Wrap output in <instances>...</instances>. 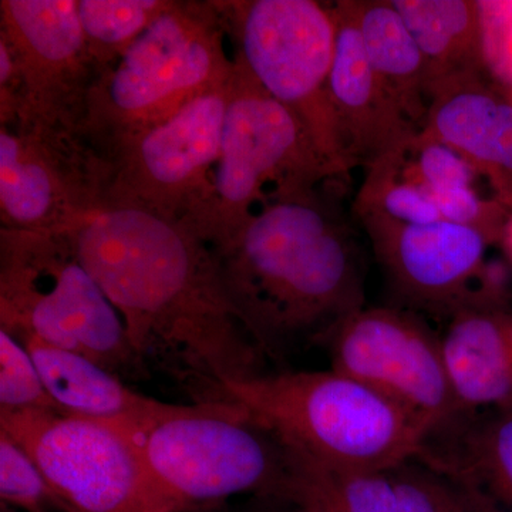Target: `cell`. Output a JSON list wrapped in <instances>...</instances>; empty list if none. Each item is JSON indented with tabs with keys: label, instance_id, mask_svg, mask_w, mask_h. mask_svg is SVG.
I'll return each instance as SVG.
<instances>
[{
	"label": "cell",
	"instance_id": "obj_1",
	"mask_svg": "<svg viewBox=\"0 0 512 512\" xmlns=\"http://www.w3.org/2000/svg\"><path fill=\"white\" fill-rule=\"evenodd\" d=\"M66 232L141 362L195 404H218L228 384L265 373L268 357L229 301L214 252L183 222L106 205Z\"/></svg>",
	"mask_w": 512,
	"mask_h": 512
},
{
	"label": "cell",
	"instance_id": "obj_2",
	"mask_svg": "<svg viewBox=\"0 0 512 512\" xmlns=\"http://www.w3.org/2000/svg\"><path fill=\"white\" fill-rule=\"evenodd\" d=\"M343 184L275 195L218 247L229 301L265 356L326 346L366 306V259Z\"/></svg>",
	"mask_w": 512,
	"mask_h": 512
},
{
	"label": "cell",
	"instance_id": "obj_3",
	"mask_svg": "<svg viewBox=\"0 0 512 512\" xmlns=\"http://www.w3.org/2000/svg\"><path fill=\"white\" fill-rule=\"evenodd\" d=\"M214 0H170L90 90L83 134L110 167L124 144L227 83L234 53Z\"/></svg>",
	"mask_w": 512,
	"mask_h": 512
},
{
	"label": "cell",
	"instance_id": "obj_4",
	"mask_svg": "<svg viewBox=\"0 0 512 512\" xmlns=\"http://www.w3.org/2000/svg\"><path fill=\"white\" fill-rule=\"evenodd\" d=\"M231 404L302 457L326 466L390 471L416 456L426 424L335 370L278 372L228 384Z\"/></svg>",
	"mask_w": 512,
	"mask_h": 512
},
{
	"label": "cell",
	"instance_id": "obj_5",
	"mask_svg": "<svg viewBox=\"0 0 512 512\" xmlns=\"http://www.w3.org/2000/svg\"><path fill=\"white\" fill-rule=\"evenodd\" d=\"M346 181L302 121L235 60L220 154L200 198L180 222L214 248L269 198Z\"/></svg>",
	"mask_w": 512,
	"mask_h": 512
},
{
	"label": "cell",
	"instance_id": "obj_6",
	"mask_svg": "<svg viewBox=\"0 0 512 512\" xmlns=\"http://www.w3.org/2000/svg\"><path fill=\"white\" fill-rule=\"evenodd\" d=\"M0 329L79 353L120 377L147 367L67 232L0 228Z\"/></svg>",
	"mask_w": 512,
	"mask_h": 512
},
{
	"label": "cell",
	"instance_id": "obj_7",
	"mask_svg": "<svg viewBox=\"0 0 512 512\" xmlns=\"http://www.w3.org/2000/svg\"><path fill=\"white\" fill-rule=\"evenodd\" d=\"M131 436L158 483L185 510L249 493L292 503L298 454L237 406L187 404Z\"/></svg>",
	"mask_w": 512,
	"mask_h": 512
},
{
	"label": "cell",
	"instance_id": "obj_8",
	"mask_svg": "<svg viewBox=\"0 0 512 512\" xmlns=\"http://www.w3.org/2000/svg\"><path fill=\"white\" fill-rule=\"evenodd\" d=\"M234 59L269 96L292 111L343 177L352 173L330 100L336 28L330 3L214 0Z\"/></svg>",
	"mask_w": 512,
	"mask_h": 512
},
{
	"label": "cell",
	"instance_id": "obj_9",
	"mask_svg": "<svg viewBox=\"0 0 512 512\" xmlns=\"http://www.w3.org/2000/svg\"><path fill=\"white\" fill-rule=\"evenodd\" d=\"M67 512H183L127 431L70 413H0Z\"/></svg>",
	"mask_w": 512,
	"mask_h": 512
},
{
	"label": "cell",
	"instance_id": "obj_10",
	"mask_svg": "<svg viewBox=\"0 0 512 512\" xmlns=\"http://www.w3.org/2000/svg\"><path fill=\"white\" fill-rule=\"evenodd\" d=\"M97 76L77 0H0V124L84 137Z\"/></svg>",
	"mask_w": 512,
	"mask_h": 512
},
{
	"label": "cell",
	"instance_id": "obj_11",
	"mask_svg": "<svg viewBox=\"0 0 512 512\" xmlns=\"http://www.w3.org/2000/svg\"><path fill=\"white\" fill-rule=\"evenodd\" d=\"M330 369L413 414L427 429L457 412L440 333L400 306H365L330 336Z\"/></svg>",
	"mask_w": 512,
	"mask_h": 512
},
{
	"label": "cell",
	"instance_id": "obj_12",
	"mask_svg": "<svg viewBox=\"0 0 512 512\" xmlns=\"http://www.w3.org/2000/svg\"><path fill=\"white\" fill-rule=\"evenodd\" d=\"M110 167L86 137L0 124V228L66 232L104 207Z\"/></svg>",
	"mask_w": 512,
	"mask_h": 512
},
{
	"label": "cell",
	"instance_id": "obj_13",
	"mask_svg": "<svg viewBox=\"0 0 512 512\" xmlns=\"http://www.w3.org/2000/svg\"><path fill=\"white\" fill-rule=\"evenodd\" d=\"M231 84L232 77L124 144L110 161L104 207L183 221L220 154Z\"/></svg>",
	"mask_w": 512,
	"mask_h": 512
},
{
	"label": "cell",
	"instance_id": "obj_14",
	"mask_svg": "<svg viewBox=\"0 0 512 512\" xmlns=\"http://www.w3.org/2000/svg\"><path fill=\"white\" fill-rule=\"evenodd\" d=\"M377 264L400 308L444 320L481 298L474 288L493 239L480 229L439 220L396 224L362 218Z\"/></svg>",
	"mask_w": 512,
	"mask_h": 512
},
{
	"label": "cell",
	"instance_id": "obj_15",
	"mask_svg": "<svg viewBox=\"0 0 512 512\" xmlns=\"http://www.w3.org/2000/svg\"><path fill=\"white\" fill-rule=\"evenodd\" d=\"M335 19V55L330 100L343 146L353 167L375 164L409 146L419 128L404 116L377 79L357 29L352 0L330 3Z\"/></svg>",
	"mask_w": 512,
	"mask_h": 512
},
{
	"label": "cell",
	"instance_id": "obj_16",
	"mask_svg": "<svg viewBox=\"0 0 512 512\" xmlns=\"http://www.w3.org/2000/svg\"><path fill=\"white\" fill-rule=\"evenodd\" d=\"M416 458L476 512H512V410H460L427 431Z\"/></svg>",
	"mask_w": 512,
	"mask_h": 512
},
{
	"label": "cell",
	"instance_id": "obj_17",
	"mask_svg": "<svg viewBox=\"0 0 512 512\" xmlns=\"http://www.w3.org/2000/svg\"><path fill=\"white\" fill-rule=\"evenodd\" d=\"M440 336L460 410H512V306L485 293L446 319Z\"/></svg>",
	"mask_w": 512,
	"mask_h": 512
},
{
	"label": "cell",
	"instance_id": "obj_18",
	"mask_svg": "<svg viewBox=\"0 0 512 512\" xmlns=\"http://www.w3.org/2000/svg\"><path fill=\"white\" fill-rule=\"evenodd\" d=\"M456 150L512 210V99L487 77L448 87L431 99L421 127Z\"/></svg>",
	"mask_w": 512,
	"mask_h": 512
},
{
	"label": "cell",
	"instance_id": "obj_19",
	"mask_svg": "<svg viewBox=\"0 0 512 512\" xmlns=\"http://www.w3.org/2000/svg\"><path fill=\"white\" fill-rule=\"evenodd\" d=\"M16 339L29 350L47 392L64 413L137 434L183 409L184 404L164 403L134 392L120 376L89 357L35 338Z\"/></svg>",
	"mask_w": 512,
	"mask_h": 512
},
{
	"label": "cell",
	"instance_id": "obj_20",
	"mask_svg": "<svg viewBox=\"0 0 512 512\" xmlns=\"http://www.w3.org/2000/svg\"><path fill=\"white\" fill-rule=\"evenodd\" d=\"M419 46L429 104L448 87L485 76L477 0H392Z\"/></svg>",
	"mask_w": 512,
	"mask_h": 512
},
{
	"label": "cell",
	"instance_id": "obj_21",
	"mask_svg": "<svg viewBox=\"0 0 512 512\" xmlns=\"http://www.w3.org/2000/svg\"><path fill=\"white\" fill-rule=\"evenodd\" d=\"M370 66L386 92L421 130L429 111L419 46L392 0H352Z\"/></svg>",
	"mask_w": 512,
	"mask_h": 512
},
{
	"label": "cell",
	"instance_id": "obj_22",
	"mask_svg": "<svg viewBox=\"0 0 512 512\" xmlns=\"http://www.w3.org/2000/svg\"><path fill=\"white\" fill-rule=\"evenodd\" d=\"M298 457L299 481L292 503L303 511L397 512L389 471L326 466Z\"/></svg>",
	"mask_w": 512,
	"mask_h": 512
},
{
	"label": "cell",
	"instance_id": "obj_23",
	"mask_svg": "<svg viewBox=\"0 0 512 512\" xmlns=\"http://www.w3.org/2000/svg\"><path fill=\"white\" fill-rule=\"evenodd\" d=\"M407 147L365 168V178L353 202L357 220L379 218L396 224L443 220L429 192L404 173Z\"/></svg>",
	"mask_w": 512,
	"mask_h": 512
},
{
	"label": "cell",
	"instance_id": "obj_24",
	"mask_svg": "<svg viewBox=\"0 0 512 512\" xmlns=\"http://www.w3.org/2000/svg\"><path fill=\"white\" fill-rule=\"evenodd\" d=\"M168 3L170 0H77L84 40L99 74L146 32Z\"/></svg>",
	"mask_w": 512,
	"mask_h": 512
},
{
	"label": "cell",
	"instance_id": "obj_25",
	"mask_svg": "<svg viewBox=\"0 0 512 512\" xmlns=\"http://www.w3.org/2000/svg\"><path fill=\"white\" fill-rule=\"evenodd\" d=\"M64 413L47 392L26 346L0 329V413Z\"/></svg>",
	"mask_w": 512,
	"mask_h": 512
},
{
	"label": "cell",
	"instance_id": "obj_26",
	"mask_svg": "<svg viewBox=\"0 0 512 512\" xmlns=\"http://www.w3.org/2000/svg\"><path fill=\"white\" fill-rule=\"evenodd\" d=\"M0 500L22 512H67L35 461L2 430Z\"/></svg>",
	"mask_w": 512,
	"mask_h": 512
},
{
	"label": "cell",
	"instance_id": "obj_27",
	"mask_svg": "<svg viewBox=\"0 0 512 512\" xmlns=\"http://www.w3.org/2000/svg\"><path fill=\"white\" fill-rule=\"evenodd\" d=\"M389 477L397 512H476L456 485L419 458L392 468Z\"/></svg>",
	"mask_w": 512,
	"mask_h": 512
},
{
	"label": "cell",
	"instance_id": "obj_28",
	"mask_svg": "<svg viewBox=\"0 0 512 512\" xmlns=\"http://www.w3.org/2000/svg\"><path fill=\"white\" fill-rule=\"evenodd\" d=\"M403 170L430 195L450 188L470 187L480 177L466 158L423 131L406 148Z\"/></svg>",
	"mask_w": 512,
	"mask_h": 512
},
{
	"label": "cell",
	"instance_id": "obj_29",
	"mask_svg": "<svg viewBox=\"0 0 512 512\" xmlns=\"http://www.w3.org/2000/svg\"><path fill=\"white\" fill-rule=\"evenodd\" d=\"M431 197L443 220L480 229L494 242L503 235L507 208L497 200H484L474 185L433 192Z\"/></svg>",
	"mask_w": 512,
	"mask_h": 512
},
{
	"label": "cell",
	"instance_id": "obj_30",
	"mask_svg": "<svg viewBox=\"0 0 512 512\" xmlns=\"http://www.w3.org/2000/svg\"><path fill=\"white\" fill-rule=\"evenodd\" d=\"M0 512H22L15 510V508L9 507V505L6 504H0Z\"/></svg>",
	"mask_w": 512,
	"mask_h": 512
}]
</instances>
